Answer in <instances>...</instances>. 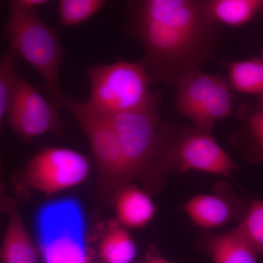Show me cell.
Wrapping results in <instances>:
<instances>
[{
	"label": "cell",
	"instance_id": "obj_1",
	"mask_svg": "<svg viewBox=\"0 0 263 263\" xmlns=\"http://www.w3.org/2000/svg\"><path fill=\"white\" fill-rule=\"evenodd\" d=\"M130 37L141 43L143 67L152 83L169 86L216 56L219 26L208 16L203 0L129 1Z\"/></svg>",
	"mask_w": 263,
	"mask_h": 263
},
{
	"label": "cell",
	"instance_id": "obj_2",
	"mask_svg": "<svg viewBox=\"0 0 263 263\" xmlns=\"http://www.w3.org/2000/svg\"><path fill=\"white\" fill-rule=\"evenodd\" d=\"M158 109L110 117L119 138L131 182L150 194L162 190L170 172L169 124L160 122Z\"/></svg>",
	"mask_w": 263,
	"mask_h": 263
},
{
	"label": "cell",
	"instance_id": "obj_3",
	"mask_svg": "<svg viewBox=\"0 0 263 263\" xmlns=\"http://www.w3.org/2000/svg\"><path fill=\"white\" fill-rule=\"evenodd\" d=\"M3 38L42 78L52 103L59 109L64 108L66 94L60 86V72L67 51L56 29L41 18L36 10L25 9L11 1Z\"/></svg>",
	"mask_w": 263,
	"mask_h": 263
},
{
	"label": "cell",
	"instance_id": "obj_4",
	"mask_svg": "<svg viewBox=\"0 0 263 263\" xmlns=\"http://www.w3.org/2000/svg\"><path fill=\"white\" fill-rule=\"evenodd\" d=\"M86 76L91 86L86 103L102 115L112 117L159 108L160 98L151 91L152 81L141 62L90 66Z\"/></svg>",
	"mask_w": 263,
	"mask_h": 263
},
{
	"label": "cell",
	"instance_id": "obj_5",
	"mask_svg": "<svg viewBox=\"0 0 263 263\" xmlns=\"http://www.w3.org/2000/svg\"><path fill=\"white\" fill-rule=\"evenodd\" d=\"M34 230L43 263H92L86 242V216L76 198L44 204L36 214Z\"/></svg>",
	"mask_w": 263,
	"mask_h": 263
},
{
	"label": "cell",
	"instance_id": "obj_6",
	"mask_svg": "<svg viewBox=\"0 0 263 263\" xmlns=\"http://www.w3.org/2000/svg\"><path fill=\"white\" fill-rule=\"evenodd\" d=\"M67 108L81 126L98 167L96 194L99 201L112 205L123 186L131 183L119 136L111 119L90 108L86 102L66 95Z\"/></svg>",
	"mask_w": 263,
	"mask_h": 263
},
{
	"label": "cell",
	"instance_id": "obj_7",
	"mask_svg": "<svg viewBox=\"0 0 263 263\" xmlns=\"http://www.w3.org/2000/svg\"><path fill=\"white\" fill-rule=\"evenodd\" d=\"M90 170V160L84 154L65 147H46L15 175L14 186L20 193L32 189L52 195L84 183Z\"/></svg>",
	"mask_w": 263,
	"mask_h": 263
},
{
	"label": "cell",
	"instance_id": "obj_8",
	"mask_svg": "<svg viewBox=\"0 0 263 263\" xmlns=\"http://www.w3.org/2000/svg\"><path fill=\"white\" fill-rule=\"evenodd\" d=\"M176 86L178 113L198 130L211 133L216 122L233 114L229 82L223 76L197 69L183 76Z\"/></svg>",
	"mask_w": 263,
	"mask_h": 263
},
{
	"label": "cell",
	"instance_id": "obj_9",
	"mask_svg": "<svg viewBox=\"0 0 263 263\" xmlns=\"http://www.w3.org/2000/svg\"><path fill=\"white\" fill-rule=\"evenodd\" d=\"M167 163L169 171L178 174L197 171L226 177L238 167L211 133L171 124Z\"/></svg>",
	"mask_w": 263,
	"mask_h": 263
},
{
	"label": "cell",
	"instance_id": "obj_10",
	"mask_svg": "<svg viewBox=\"0 0 263 263\" xmlns=\"http://www.w3.org/2000/svg\"><path fill=\"white\" fill-rule=\"evenodd\" d=\"M59 109L45 98L25 78L18 74L8 107V122L15 134L25 141L47 133L62 134L65 127Z\"/></svg>",
	"mask_w": 263,
	"mask_h": 263
},
{
	"label": "cell",
	"instance_id": "obj_11",
	"mask_svg": "<svg viewBox=\"0 0 263 263\" xmlns=\"http://www.w3.org/2000/svg\"><path fill=\"white\" fill-rule=\"evenodd\" d=\"M249 205L229 183L216 184L212 194H200L190 198L183 209L194 224L204 228H220L236 219H243Z\"/></svg>",
	"mask_w": 263,
	"mask_h": 263
},
{
	"label": "cell",
	"instance_id": "obj_12",
	"mask_svg": "<svg viewBox=\"0 0 263 263\" xmlns=\"http://www.w3.org/2000/svg\"><path fill=\"white\" fill-rule=\"evenodd\" d=\"M3 212L8 221L0 248L2 263H41L37 245L26 228L15 200L8 197Z\"/></svg>",
	"mask_w": 263,
	"mask_h": 263
},
{
	"label": "cell",
	"instance_id": "obj_13",
	"mask_svg": "<svg viewBox=\"0 0 263 263\" xmlns=\"http://www.w3.org/2000/svg\"><path fill=\"white\" fill-rule=\"evenodd\" d=\"M111 206L115 211L116 220L127 229L144 228L156 214V206L150 194L133 183L119 190Z\"/></svg>",
	"mask_w": 263,
	"mask_h": 263
},
{
	"label": "cell",
	"instance_id": "obj_14",
	"mask_svg": "<svg viewBox=\"0 0 263 263\" xmlns=\"http://www.w3.org/2000/svg\"><path fill=\"white\" fill-rule=\"evenodd\" d=\"M200 246L214 263H258L257 254L235 228L219 234H203Z\"/></svg>",
	"mask_w": 263,
	"mask_h": 263
},
{
	"label": "cell",
	"instance_id": "obj_15",
	"mask_svg": "<svg viewBox=\"0 0 263 263\" xmlns=\"http://www.w3.org/2000/svg\"><path fill=\"white\" fill-rule=\"evenodd\" d=\"M203 5L211 20L231 27L245 25L263 10V0H203Z\"/></svg>",
	"mask_w": 263,
	"mask_h": 263
},
{
	"label": "cell",
	"instance_id": "obj_16",
	"mask_svg": "<svg viewBox=\"0 0 263 263\" xmlns=\"http://www.w3.org/2000/svg\"><path fill=\"white\" fill-rule=\"evenodd\" d=\"M99 255L103 263H133L137 257V247L130 233L114 219L104 230Z\"/></svg>",
	"mask_w": 263,
	"mask_h": 263
},
{
	"label": "cell",
	"instance_id": "obj_17",
	"mask_svg": "<svg viewBox=\"0 0 263 263\" xmlns=\"http://www.w3.org/2000/svg\"><path fill=\"white\" fill-rule=\"evenodd\" d=\"M231 89L246 94L257 95L263 101V61L259 59L234 62L230 65Z\"/></svg>",
	"mask_w": 263,
	"mask_h": 263
},
{
	"label": "cell",
	"instance_id": "obj_18",
	"mask_svg": "<svg viewBox=\"0 0 263 263\" xmlns=\"http://www.w3.org/2000/svg\"><path fill=\"white\" fill-rule=\"evenodd\" d=\"M18 56L10 46L0 55V136L5 117L8 115L12 91L19 72ZM3 175L0 153V176Z\"/></svg>",
	"mask_w": 263,
	"mask_h": 263
},
{
	"label": "cell",
	"instance_id": "obj_19",
	"mask_svg": "<svg viewBox=\"0 0 263 263\" xmlns=\"http://www.w3.org/2000/svg\"><path fill=\"white\" fill-rule=\"evenodd\" d=\"M250 160H257L263 153V109L250 116L245 126L230 138Z\"/></svg>",
	"mask_w": 263,
	"mask_h": 263
},
{
	"label": "cell",
	"instance_id": "obj_20",
	"mask_svg": "<svg viewBox=\"0 0 263 263\" xmlns=\"http://www.w3.org/2000/svg\"><path fill=\"white\" fill-rule=\"evenodd\" d=\"M104 0H61L58 15L62 27L79 25L94 16L106 5Z\"/></svg>",
	"mask_w": 263,
	"mask_h": 263
},
{
	"label": "cell",
	"instance_id": "obj_21",
	"mask_svg": "<svg viewBox=\"0 0 263 263\" xmlns=\"http://www.w3.org/2000/svg\"><path fill=\"white\" fill-rule=\"evenodd\" d=\"M235 230L257 255H263V201H251L247 214Z\"/></svg>",
	"mask_w": 263,
	"mask_h": 263
},
{
	"label": "cell",
	"instance_id": "obj_22",
	"mask_svg": "<svg viewBox=\"0 0 263 263\" xmlns=\"http://www.w3.org/2000/svg\"><path fill=\"white\" fill-rule=\"evenodd\" d=\"M142 263H172L165 258L162 254L155 247L152 248L147 252L146 258Z\"/></svg>",
	"mask_w": 263,
	"mask_h": 263
},
{
	"label": "cell",
	"instance_id": "obj_23",
	"mask_svg": "<svg viewBox=\"0 0 263 263\" xmlns=\"http://www.w3.org/2000/svg\"><path fill=\"white\" fill-rule=\"evenodd\" d=\"M14 3L25 9L36 10L37 8L48 4L50 2L47 0H15Z\"/></svg>",
	"mask_w": 263,
	"mask_h": 263
},
{
	"label": "cell",
	"instance_id": "obj_24",
	"mask_svg": "<svg viewBox=\"0 0 263 263\" xmlns=\"http://www.w3.org/2000/svg\"><path fill=\"white\" fill-rule=\"evenodd\" d=\"M7 198L5 195V185L2 176H0V212H3Z\"/></svg>",
	"mask_w": 263,
	"mask_h": 263
},
{
	"label": "cell",
	"instance_id": "obj_25",
	"mask_svg": "<svg viewBox=\"0 0 263 263\" xmlns=\"http://www.w3.org/2000/svg\"><path fill=\"white\" fill-rule=\"evenodd\" d=\"M96 263H103V262H101V261H100V262H96Z\"/></svg>",
	"mask_w": 263,
	"mask_h": 263
}]
</instances>
